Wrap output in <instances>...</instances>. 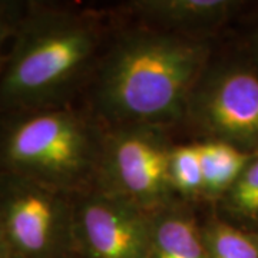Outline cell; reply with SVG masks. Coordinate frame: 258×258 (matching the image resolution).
Segmentation results:
<instances>
[{
    "instance_id": "obj_1",
    "label": "cell",
    "mask_w": 258,
    "mask_h": 258,
    "mask_svg": "<svg viewBox=\"0 0 258 258\" xmlns=\"http://www.w3.org/2000/svg\"><path fill=\"white\" fill-rule=\"evenodd\" d=\"M210 57V43L201 36L151 28L123 33L93 69V118L103 128H166L184 119Z\"/></svg>"
},
{
    "instance_id": "obj_2",
    "label": "cell",
    "mask_w": 258,
    "mask_h": 258,
    "mask_svg": "<svg viewBox=\"0 0 258 258\" xmlns=\"http://www.w3.org/2000/svg\"><path fill=\"white\" fill-rule=\"evenodd\" d=\"M101 47L102 26L91 13L25 6L0 74V115L72 103Z\"/></svg>"
},
{
    "instance_id": "obj_3",
    "label": "cell",
    "mask_w": 258,
    "mask_h": 258,
    "mask_svg": "<svg viewBox=\"0 0 258 258\" xmlns=\"http://www.w3.org/2000/svg\"><path fill=\"white\" fill-rule=\"evenodd\" d=\"M103 126L72 103L0 115V174L64 194L96 185Z\"/></svg>"
},
{
    "instance_id": "obj_4",
    "label": "cell",
    "mask_w": 258,
    "mask_h": 258,
    "mask_svg": "<svg viewBox=\"0 0 258 258\" xmlns=\"http://www.w3.org/2000/svg\"><path fill=\"white\" fill-rule=\"evenodd\" d=\"M171 148L165 128L144 125L103 128L95 186L151 214L176 203L168 172Z\"/></svg>"
},
{
    "instance_id": "obj_5",
    "label": "cell",
    "mask_w": 258,
    "mask_h": 258,
    "mask_svg": "<svg viewBox=\"0 0 258 258\" xmlns=\"http://www.w3.org/2000/svg\"><path fill=\"white\" fill-rule=\"evenodd\" d=\"M0 228L15 258H76L71 194L0 174Z\"/></svg>"
},
{
    "instance_id": "obj_6",
    "label": "cell",
    "mask_w": 258,
    "mask_h": 258,
    "mask_svg": "<svg viewBox=\"0 0 258 258\" xmlns=\"http://www.w3.org/2000/svg\"><path fill=\"white\" fill-rule=\"evenodd\" d=\"M184 119L204 139L224 141L244 151L258 147V75L238 66L208 64Z\"/></svg>"
},
{
    "instance_id": "obj_7",
    "label": "cell",
    "mask_w": 258,
    "mask_h": 258,
    "mask_svg": "<svg viewBox=\"0 0 258 258\" xmlns=\"http://www.w3.org/2000/svg\"><path fill=\"white\" fill-rule=\"evenodd\" d=\"M151 215L96 186L75 194L76 258H147Z\"/></svg>"
},
{
    "instance_id": "obj_8",
    "label": "cell",
    "mask_w": 258,
    "mask_h": 258,
    "mask_svg": "<svg viewBox=\"0 0 258 258\" xmlns=\"http://www.w3.org/2000/svg\"><path fill=\"white\" fill-rule=\"evenodd\" d=\"M235 8L230 0H135L125 5L145 28L192 36L221 25Z\"/></svg>"
},
{
    "instance_id": "obj_9",
    "label": "cell",
    "mask_w": 258,
    "mask_h": 258,
    "mask_svg": "<svg viewBox=\"0 0 258 258\" xmlns=\"http://www.w3.org/2000/svg\"><path fill=\"white\" fill-rule=\"evenodd\" d=\"M147 258H208L203 225L184 204L152 212Z\"/></svg>"
},
{
    "instance_id": "obj_10",
    "label": "cell",
    "mask_w": 258,
    "mask_h": 258,
    "mask_svg": "<svg viewBox=\"0 0 258 258\" xmlns=\"http://www.w3.org/2000/svg\"><path fill=\"white\" fill-rule=\"evenodd\" d=\"M204 179V198L222 200L247 168L254 152L218 139L195 142Z\"/></svg>"
},
{
    "instance_id": "obj_11",
    "label": "cell",
    "mask_w": 258,
    "mask_h": 258,
    "mask_svg": "<svg viewBox=\"0 0 258 258\" xmlns=\"http://www.w3.org/2000/svg\"><path fill=\"white\" fill-rule=\"evenodd\" d=\"M208 258H258V241L247 232L222 220L203 225Z\"/></svg>"
},
{
    "instance_id": "obj_12",
    "label": "cell",
    "mask_w": 258,
    "mask_h": 258,
    "mask_svg": "<svg viewBox=\"0 0 258 258\" xmlns=\"http://www.w3.org/2000/svg\"><path fill=\"white\" fill-rule=\"evenodd\" d=\"M169 181L176 197L182 200L204 198V179L200 155L194 144L172 145L168 162Z\"/></svg>"
},
{
    "instance_id": "obj_13",
    "label": "cell",
    "mask_w": 258,
    "mask_h": 258,
    "mask_svg": "<svg viewBox=\"0 0 258 258\" xmlns=\"http://www.w3.org/2000/svg\"><path fill=\"white\" fill-rule=\"evenodd\" d=\"M224 207L241 218H258V151L254 152L240 178L222 197Z\"/></svg>"
},
{
    "instance_id": "obj_14",
    "label": "cell",
    "mask_w": 258,
    "mask_h": 258,
    "mask_svg": "<svg viewBox=\"0 0 258 258\" xmlns=\"http://www.w3.org/2000/svg\"><path fill=\"white\" fill-rule=\"evenodd\" d=\"M23 8L25 6L19 3L0 2V74L3 71V66L9 53L10 45Z\"/></svg>"
},
{
    "instance_id": "obj_15",
    "label": "cell",
    "mask_w": 258,
    "mask_h": 258,
    "mask_svg": "<svg viewBox=\"0 0 258 258\" xmlns=\"http://www.w3.org/2000/svg\"><path fill=\"white\" fill-rule=\"evenodd\" d=\"M0 258H15L12 251H10L9 245H8V241L3 235L2 228H0Z\"/></svg>"
},
{
    "instance_id": "obj_16",
    "label": "cell",
    "mask_w": 258,
    "mask_h": 258,
    "mask_svg": "<svg viewBox=\"0 0 258 258\" xmlns=\"http://www.w3.org/2000/svg\"><path fill=\"white\" fill-rule=\"evenodd\" d=\"M255 238H257V241H258V235H257V237H255Z\"/></svg>"
}]
</instances>
